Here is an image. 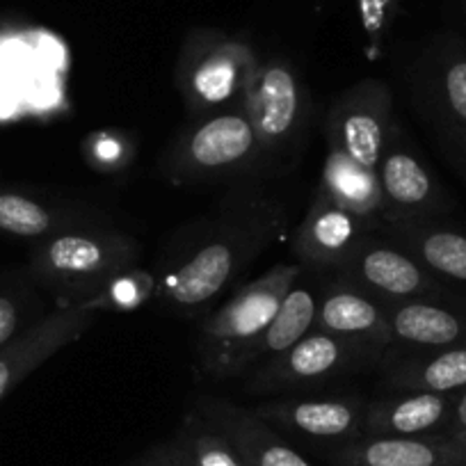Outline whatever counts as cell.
<instances>
[{
    "label": "cell",
    "instance_id": "1",
    "mask_svg": "<svg viewBox=\"0 0 466 466\" xmlns=\"http://www.w3.org/2000/svg\"><path fill=\"white\" fill-rule=\"evenodd\" d=\"M281 228V213L272 204L249 206L245 222L206 236L186 258L156 281V298L177 311L208 307L231 284Z\"/></svg>",
    "mask_w": 466,
    "mask_h": 466
},
{
    "label": "cell",
    "instance_id": "2",
    "mask_svg": "<svg viewBox=\"0 0 466 466\" xmlns=\"http://www.w3.org/2000/svg\"><path fill=\"white\" fill-rule=\"evenodd\" d=\"M302 275V263H277L210 313L195 345L197 373L210 382L245 378L248 355Z\"/></svg>",
    "mask_w": 466,
    "mask_h": 466
},
{
    "label": "cell",
    "instance_id": "3",
    "mask_svg": "<svg viewBox=\"0 0 466 466\" xmlns=\"http://www.w3.org/2000/svg\"><path fill=\"white\" fill-rule=\"evenodd\" d=\"M140 245L119 231L65 228L33 249V272L56 290L57 302L80 304L96 298L107 281L136 268Z\"/></svg>",
    "mask_w": 466,
    "mask_h": 466
},
{
    "label": "cell",
    "instance_id": "4",
    "mask_svg": "<svg viewBox=\"0 0 466 466\" xmlns=\"http://www.w3.org/2000/svg\"><path fill=\"white\" fill-rule=\"evenodd\" d=\"M258 66L261 60L245 39L222 30H192L178 53V94L195 116L243 107Z\"/></svg>",
    "mask_w": 466,
    "mask_h": 466
},
{
    "label": "cell",
    "instance_id": "5",
    "mask_svg": "<svg viewBox=\"0 0 466 466\" xmlns=\"http://www.w3.org/2000/svg\"><path fill=\"white\" fill-rule=\"evenodd\" d=\"M263 158L261 145L243 107L215 112L183 133L165 156L163 169L177 183L215 181Z\"/></svg>",
    "mask_w": 466,
    "mask_h": 466
},
{
    "label": "cell",
    "instance_id": "6",
    "mask_svg": "<svg viewBox=\"0 0 466 466\" xmlns=\"http://www.w3.org/2000/svg\"><path fill=\"white\" fill-rule=\"evenodd\" d=\"M369 360H382V352L327 331L311 329L284 355L258 366L257 373L248 380V391L263 396L284 389L329 382Z\"/></svg>",
    "mask_w": 466,
    "mask_h": 466
},
{
    "label": "cell",
    "instance_id": "7",
    "mask_svg": "<svg viewBox=\"0 0 466 466\" xmlns=\"http://www.w3.org/2000/svg\"><path fill=\"white\" fill-rule=\"evenodd\" d=\"M393 127L391 89L380 80H361L331 106L325 124L327 145L339 147L364 167L378 169Z\"/></svg>",
    "mask_w": 466,
    "mask_h": 466
},
{
    "label": "cell",
    "instance_id": "8",
    "mask_svg": "<svg viewBox=\"0 0 466 466\" xmlns=\"http://www.w3.org/2000/svg\"><path fill=\"white\" fill-rule=\"evenodd\" d=\"M261 154H284L298 142L307 116V92L293 66L281 57L261 62L243 101Z\"/></svg>",
    "mask_w": 466,
    "mask_h": 466
},
{
    "label": "cell",
    "instance_id": "9",
    "mask_svg": "<svg viewBox=\"0 0 466 466\" xmlns=\"http://www.w3.org/2000/svg\"><path fill=\"white\" fill-rule=\"evenodd\" d=\"M336 275L384 304L451 298L443 281H439L411 254L393 245L391 240H380L378 233H370Z\"/></svg>",
    "mask_w": 466,
    "mask_h": 466
},
{
    "label": "cell",
    "instance_id": "10",
    "mask_svg": "<svg viewBox=\"0 0 466 466\" xmlns=\"http://www.w3.org/2000/svg\"><path fill=\"white\" fill-rule=\"evenodd\" d=\"M101 311L96 298L80 304L57 302L46 318L21 331L10 345L0 350V400L35 369L51 360L57 350L78 340L96 322Z\"/></svg>",
    "mask_w": 466,
    "mask_h": 466
},
{
    "label": "cell",
    "instance_id": "11",
    "mask_svg": "<svg viewBox=\"0 0 466 466\" xmlns=\"http://www.w3.org/2000/svg\"><path fill=\"white\" fill-rule=\"evenodd\" d=\"M366 407L369 400L361 396H320L266 400L254 407V411L272 428L343 446L364 434Z\"/></svg>",
    "mask_w": 466,
    "mask_h": 466
},
{
    "label": "cell",
    "instance_id": "12",
    "mask_svg": "<svg viewBox=\"0 0 466 466\" xmlns=\"http://www.w3.org/2000/svg\"><path fill=\"white\" fill-rule=\"evenodd\" d=\"M370 233L375 231L364 219L345 210L318 187L307 215L290 238V249L304 270L339 272Z\"/></svg>",
    "mask_w": 466,
    "mask_h": 466
},
{
    "label": "cell",
    "instance_id": "13",
    "mask_svg": "<svg viewBox=\"0 0 466 466\" xmlns=\"http://www.w3.org/2000/svg\"><path fill=\"white\" fill-rule=\"evenodd\" d=\"M380 186L387 199V218L428 219L448 208V197L434 181L419 156L402 142L400 131L393 127L389 145L378 165Z\"/></svg>",
    "mask_w": 466,
    "mask_h": 466
},
{
    "label": "cell",
    "instance_id": "14",
    "mask_svg": "<svg viewBox=\"0 0 466 466\" xmlns=\"http://www.w3.org/2000/svg\"><path fill=\"white\" fill-rule=\"evenodd\" d=\"M195 410L233 443L248 466H311L254 410L219 398H199Z\"/></svg>",
    "mask_w": 466,
    "mask_h": 466
},
{
    "label": "cell",
    "instance_id": "15",
    "mask_svg": "<svg viewBox=\"0 0 466 466\" xmlns=\"http://www.w3.org/2000/svg\"><path fill=\"white\" fill-rule=\"evenodd\" d=\"M313 329L361 343L366 348L378 350L382 355L391 350L393 343L384 304L366 290L357 289L355 284H350L343 277L327 286L322 298L318 299Z\"/></svg>",
    "mask_w": 466,
    "mask_h": 466
},
{
    "label": "cell",
    "instance_id": "16",
    "mask_svg": "<svg viewBox=\"0 0 466 466\" xmlns=\"http://www.w3.org/2000/svg\"><path fill=\"white\" fill-rule=\"evenodd\" d=\"M334 466H466V446L432 437H360L329 451Z\"/></svg>",
    "mask_w": 466,
    "mask_h": 466
},
{
    "label": "cell",
    "instance_id": "17",
    "mask_svg": "<svg viewBox=\"0 0 466 466\" xmlns=\"http://www.w3.org/2000/svg\"><path fill=\"white\" fill-rule=\"evenodd\" d=\"M375 233H384L439 281L466 286V233L460 228L443 227L434 218H393L384 219Z\"/></svg>",
    "mask_w": 466,
    "mask_h": 466
},
{
    "label": "cell",
    "instance_id": "18",
    "mask_svg": "<svg viewBox=\"0 0 466 466\" xmlns=\"http://www.w3.org/2000/svg\"><path fill=\"white\" fill-rule=\"evenodd\" d=\"M384 311L391 327V348L405 345L416 352H432L466 345V307L446 299H405L384 304Z\"/></svg>",
    "mask_w": 466,
    "mask_h": 466
},
{
    "label": "cell",
    "instance_id": "19",
    "mask_svg": "<svg viewBox=\"0 0 466 466\" xmlns=\"http://www.w3.org/2000/svg\"><path fill=\"white\" fill-rule=\"evenodd\" d=\"M455 393L396 391L369 402L361 437H432L446 430Z\"/></svg>",
    "mask_w": 466,
    "mask_h": 466
},
{
    "label": "cell",
    "instance_id": "20",
    "mask_svg": "<svg viewBox=\"0 0 466 466\" xmlns=\"http://www.w3.org/2000/svg\"><path fill=\"white\" fill-rule=\"evenodd\" d=\"M318 187L345 210L364 219L373 231H378L389 213L378 169L364 167L339 147L327 145Z\"/></svg>",
    "mask_w": 466,
    "mask_h": 466
},
{
    "label": "cell",
    "instance_id": "21",
    "mask_svg": "<svg viewBox=\"0 0 466 466\" xmlns=\"http://www.w3.org/2000/svg\"><path fill=\"white\" fill-rule=\"evenodd\" d=\"M387 387L393 391H461L466 389V345L407 357L389 369Z\"/></svg>",
    "mask_w": 466,
    "mask_h": 466
},
{
    "label": "cell",
    "instance_id": "22",
    "mask_svg": "<svg viewBox=\"0 0 466 466\" xmlns=\"http://www.w3.org/2000/svg\"><path fill=\"white\" fill-rule=\"evenodd\" d=\"M316 311H318V298L313 293L311 286L295 284L284 298L281 307L277 309L275 318L263 331L261 339L252 348L245 361V375L254 369V366H263L268 361L277 360L284 355L286 350L293 348L298 340H302L309 331L316 327Z\"/></svg>",
    "mask_w": 466,
    "mask_h": 466
},
{
    "label": "cell",
    "instance_id": "23",
    "mask_svg": "<svg viewBox=\"0 0 466 466\" xmlns=\"http://www.w3.org/2000/svg\"><path fill=\"white\" fill-rule=\"evenodd\" d=\"M434 106L446 133L466 136V51L457 42L439 48L432 69Z\"/></svg>",
    "mask_w": 466,
    "mask_h": 466
},
{
    "label": "cell",
    "instance_id": "24",
    "mask_svg": "<svg viewBox=\"0 0 466 466\" xmlns=\"http://www.w3.org/2000/svg\"><path fill=\"white\" fill-rule=\"evenodd\" d=\"M83 219V215L65 213L28 195L0 192V231L16 238H48L57 231L74 228Z\"/></svg>",
    "mask_w": 466,
    "mask_h": 466
},
{
    "label": "cell",
    "instance_id": "25",
    "mask_svg": "<svg viewBox=\"0 0 466 466\" xmlns=\"http://www.w3.org/2000/svg\"><path fill=\"white\" fill-rule=\"evenodd\" d=\"M172 441L195 466H248L233 443L197 410L183 416Z\"/></svg>",
    "mask_w": 466,
    "mask_h": 466
},
{
    "label": "cell",
    "instance_id": "26",
    "mask_svg": "<svg viewBox=\"0 0 466 466\" xmlns=\"http://www.w3.org/2000/svg\"><path fill=\"white\" fill-rule=\"evenodd\" d=\"M154 293V277L149 272L131 268V270L107 281V286L96 295V299L101 302L103 311H131V309L142 307Z\"/></svg>",
    "mask_w": 466,
    "mask_h": 466
},
{
    "label": "cell",
    "instance_id": "27",
    "mask_svg": "<svg viewBox=\"0 0 466 466\" xmlns=\"http://www.w3.org/2000/svg\"><path fill=\"white\" fill-rule=\"evenodd\" d=\"M402 3L405 0H357L361 28H364L373 56H382L384 39H387L396 16L400 15Z\"/></svg>",
    "mask_w": 466,
    "mask_h": 466
},
{
    "label": "cell",
    "instance_id": "28",
    "mask_svg": "<svg viewBox=\"0 0 466 466\" xmlns=\"http://www.w3.org/2000/svg\"><path fill=\"white\" fill-rule=\"evenodd\" d=\"M85 158L92 167L101 172H115V169L127 167L131 154H128V142L122 136L110 131H98L85 137L83 142Z\"/></svg>",
    "mask_w": 466,
    "mask_h": 466
},
{
    "label": "cell",
    "instance_id": "29",
    "mask_svg": "<svg viewBox=\"0 0 466 466\" xmlns=\"http://www.w3.org/2000/svg\"><path fill=\"white\" fill-rule=\"evenodd\" d=\"M128 466H195L181 451H178L177 443L169 439V441L156 443L154 448H149L147 452H142L136 461H131Z\"/></svg>",
    "mask_w": 466,
    "mask_h": 466
},
{
    "label": "cell",
    "instance_id": "30",
    "mask_svg": "<svg viewBox=\"0 0 466 466\" xmlns=\"http://www.w3.org/2000/svg\"><path fill=\"white\" fill-rule=\"evenodd\" d=\"M21 334V307L15 298L0 293V350Z\"/></svg>",
    "mask_w": 466,
    "mask_h": 466
},
{
    "label": "cell",
    "instance_id": "31",
    "mask_svg": "<svg viewBox=\"0 0 466 466\" xmlns=\"http://www.w3.org/2000/svg\"><path fill=\"white\" fill-rule=\"evenodd\" d=\"M466 432V389L455 393V402H452L451 419H448L443 437H457V434Z\"/></svg>",
    "mask_w": 466,
    "mask_h": 466
},
{
    "label": "cell",
    "instance_id": "32",
    "mask_svg": "<svg viewBox=\"0 0 466 466\" xmlns=\"http://www.w3.org/2000/svg\"><path fill=\"white\" fill-rule=\"evenodd\" d=\"M443 142H446V149H448V154H451V158H452V163H455V167L460 169L461 177L466 178V136H455V133H446Z\"/></svg>",
    "mask_w": 466,
    "mask_h": 466
},
{
    "label": "cell",
    "instance_id": "33",
    "mask_svg": "<svg viewBox=\"0 0 466 466\" xmlns=\"http://www.w3.org/2000/svg\"><path fill=\"white\" fill-rule=\"evenodd\" d=\"M451 439H455V441H460L461 446H466V432L464 434H457V437H451Z\"/></svg>",
    "mask_w": 466,
    "mask_h": 466
},
{
    "label": "cell",
    "instance_id": "34",
    "mask_svg": "<svg viewBox=\"0 0 466 466\" xmlns=\"http://www.w3.org/2000/svg\"><path fill=\"white\" fill-rule=\"evenodd\" d=\"M460 3H461V5H464V10H466V0H460Z\"/></svg>",
    "mask_w": 466,
    "mask_h": 466
}]
</instances>
